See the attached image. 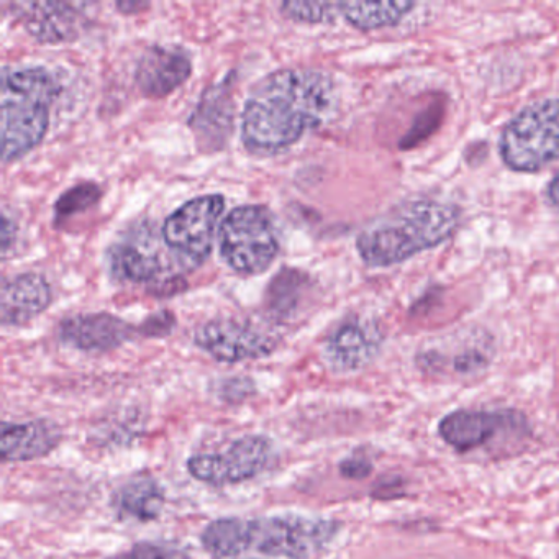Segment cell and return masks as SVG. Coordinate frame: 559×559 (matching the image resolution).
I'll use <instances>...</instances> for the list:
<instances>
[{"instance_id":"7a4b0ae2","label":"cell","mask_w":559,"mask_h":559,"mask_svg":"<svg viewBox=\"0 0 559 559\" xmlns=\"http://www.w3.org/2000/svg\"><path fill=\"white\" fill-rule=\"evenodd\" d=\"M461 212L456 205L418 199L369 225L356 240L359 257L369 267H389L440 247L456 231Z\"/></svg>"},{"instance_id":"d6986e66","label":"cell","mask_w":559,"mask_h":559,"mask_svg":"<svg viewBox=\"0 0 559 559\" xmlns=\"http://www.w3.org/2000/svg\"><path fill=\"white\" fill-rule=\"evenodd\" d=\"M114 506L120 516L150 522L162 513L165 506V490L152 477H136L120 487Z\"/></svg>"},{"instance_id":"d4e9b609","label":"cell","mask_w":559,"mask_h":559,"mask_svg":"<svg viewBox=\"0 0 559 559\" xmlns=\"http://www.w3.org/2000/svg\"><path fill=\"white\" fill-rule=\"evenodd\" d=\"M173 329H175V317H173V313L163 310V312L153 313L136 330L145 336H166L173 332Z\"/></svg>"},{"instance_id":"ffe728a7","label":"cell","mask_w":559,"mask_h":559,"mask_svg":"<svg viewBox=\"0 0 559 559\" xmlns=\"http://www.w3.org/2000/svg\"><path fill=\"white\" fill-rule=\"evenodd\" d=\"M342 17L353 27L362 32L379 31V28L397 25L415 4L412 2H381V4H366V2H340Z\"/></svg>"},{"instance_id":"7c38bea8","label":"cell","mask_w":559,"mask_h":559,"mask_svg":"<svg viewBox=\"0 0 559 559\" xmlns=\"http://www.w3.org/2000/svg\"><path fill=\"white\" fill-rule=\"evenodd\" d=\"M86 4L73 2H15L11 5L25 31L40 44L74 41L86 28Z\"/></svg>"},{"instance_id":"ba28073f","label":"cell","mask_w":559,"mask_h":559,"mask_svg":"<svg viewBox=\"0 0 559 559\" xmlns=\"http://www.w3.org/2000/svg\"><path fill=\"white\" fill-rule=\"evenodd\" d=\"M225 211L221 194L192 199L173 212L163 224L166 245L186 263H204L214 247L215 230Z\"/></svg>"},{"instance_id":"8992f818","label":"cell","mask_w":559,"mask_h":559,"mask_svg":"<svg viewBox=\"0 0 559 559\" xmlns=\"http://www.w3.org/2000/svg\"><path fill=\"white\" fill-rule=\"evenodd\" d=\"M225 263L243 276L264 273L280 253L276 225L263 205H241L225 217L221 228Z\"/></svg>"},{"instance_id":"5bb4252c","label":"cell","mask_w":559,"mask_h":559,"mask_svg":"<svg viewBox=\"0 0 559 559\" xmlns=\"http://www.w3.org/2000/svg\"><path fill=\"white\" fill-rule=\"evenodd\" d=\"M135 330L112 313H80L63 320L60 338L64 345L81 352L104 353L129 342Z\"/></svg>"},{"instance_id":"30bf717a","label":"cell","mask_w":559,"mask_h":559,"mask_svg":"<svg viewBox=\"0 0 559 559\" xmlns=\"http://www.w3.org/2000/svg\"><path fill=\"white\" fill-rule=\"evenodd\" d=\"M195 345L221 362H241L264 358L276 349L274 336L251 323L217 319L195 332Z\"/></svg>"},{"instance_id":"52a82bcc","label":"cell","mask_w":559,"mask_h":559,"mask_svg":"<svg viewBox=\"0 0 559 559\" xmlns=\"http://www.w3.org/2000/svg\"><path fill=\"white\" fill-rule=\"evenodd\" d=\"M336 523L299 515L248 520V551L289 559L319 555L336 533Z\"/></svg>"},{"instance_id":"9a60e30c","label":"cell","mask_w":559,"mask_h":559,"mask_svg":"<svg viewBox=\"0 0 559 559\" xmlns=\"http://www.w3.org/2000/svg\"><path fill=\"white\" fill-rule=\"evenodd\" d=\"M53 300L50 284L40 274L24 273L5 280L0 293V319L4 326H22L37 319Z\"/></svg>"},{"instance_id":"6da1fadb","label":"cell","mask_w":559,"mask_h":559,"mask_svg":"<svg viewBox=\"0 0 559 559\" xmlns=\"http://www.w3.org/2000/svg\"><path fill=\"white\" fill-rule=\"evenodd\" d=\"M336 109L330 74L312 68H286L261 80L241 114V140L257 156H273L322 127Z\"/></svg>"},{"instance_id":"277c9868","label":"cell","mask_w":559,"mask_h":559,"mask_svg":"<svg viewBox=\"0 0 559 559\" xmlns=\"http://www.w3.org/2000/svg\"><path fill=\"white\" fill-rule=\"evenodd\" d=\"M171 251L163 231L156 230L152 222L133 224L107 254L110 274L123 283L152 284L156 296H165L168 289L179 293L185 287L179 270H186L189 263L171 257Z\"/></svg>"},{"instance_id":"7402d4cb","label":"cell","mask_w":559,"mask_h":559,"mask_svg":"<svg viewBox=\"0 0 559 559\" xmlns=\"http://www.w3.org/2000/svg\"><path fill=\"white\" fill-rule=\"evenodd\" d=\"M306 276L299 271L283 270L267 287V309L274 317H289L299 306Z\"/></svg>"},{"instance_id":"603a6c76","label":"cell","mask_w":559,"mask_h":559,"mask_svg":"<svg viewBox=\"0 0 559 559\" xmlns=\"http://www.w3.org/2000/svg\"><path fill=\"white\" fill-rule=\"evenodd\" d=\"M100 195L103 191L94 182H84L68 189L55 205V224H63L68 218L94 207L99 202Z\"/></svg>"},{"instance_id":"44dd1931","label":"cell","mask_w":559,"mask_h":559,"mask_svg":"<svg viewBox=\"0 0 559 559\" xmlns=\"http://www.w3.org/2000/svg\"><path fill=\"white\" fill-rule=\"evenodd\" d=\"M248 520L218 519L207 525L202 533L204 548L221 558L247 552Z\"/></svg>"},{"instance_id":"2e32d148","label":"cell","mask_w":559,"mask_h":559,"mask_svg":"<svg viewBox=\"0 0 559 559\" xmlns=\"http://www.w3.org/2000/svg\"><path fill=\"white\" fill-rule=\"evenodd\" d=\"M60 441V428L51 421L4 424L0 430V454L11 463L37 460L51 453Z\"/></svg>"},{"instance_id":"83f0119b","label":"cell","mask_w":559,"mask_h":559,"mask_svg":"<svg viewBox=\"0 0 559 559\" xmlns=\"http://www.w3.org/2000/svg\"><path fill=\"white\" fill-rule=\"evenodd\" d=\"M15 241V225L8 214L2 217V257H8L9 250Z\"/></svg>"},{"instance_id":"4316f807","label":"cell","mask_w":559,"mask_h":559,"mask_svg":"<svg viewBox=\"0 0 559 559\" xmlns=\"http://www.w3.org/2000/svg\"><path fill=\"white\" fill-rule=\"evenodd\" d=\"M371 463L362 460V457H349V460L343 461L340 464V473L349 479H362L371 473Z\"/></svg>"},{"instance_id":"e0dca14e","label":"cell","mask_w":559,"mask_h":559,"mask_svg":"<svg viewBox=\"0 0 559 559\" xmlns=\"http://www.w3.org/2000/svg\"><path fill=\"white\" fill-rule=\"evenodd\" d=\"M507 425V415L496 412L457 411L440 421L441 438L460 453L489 443Z\"/></svg>"},{"instance_id":"9c48e42d","label":"cell","mask_w":559,"mask_h":559,"mask_svg":"<svg viewBox=\"0 0 559 559\" xmlns=\"http://www.w3.org/2000/svg\"><path fill=\"white\" fill-rule=\"evenodd\" d=\"M274 457L271 440L258 435L235 441L225 453L198 454L188 463L189 473L211 486L245 483L260 476Z\"/></svg>"},{"instance_id":"484cf974","label":"cell","mask_w":559,"mask_h":559,"mask_svg":"<svg viewBox=\"0 0 559 559\" xmlns=\"http://www.w3.org/2000/svg\"><path fill=\"white\" fill-rule=\"evenodd\" d=\"M120 559H173V551L153 543H140Z\"/></svg>"},{"instance_id":"4fadbf2b","label":"cell","mask_w":559,"mask_h":559,"mask_svg":"<svg viewBox=\"0 0 559 559\" xmlns=\"http://www.w3.org/2000/svg\"><path fill=\"white\" fill-rule=\"evenodd\" d=\"M192 61L178 47H153L136 63L135 81L140 93L150 99H163L189 80Z\"/></svg>"},{"instance_id":"3957f363","label":"cell","mask_w":559,"mask_h":559,"mask_svg":"<svg viewBox=\"0 0 559 559\" xmlns=\"http://www.w3.org/2000/svg\"><path fill=\"white\" fill-rule=\"evenodd\" d=\"M58 81L45 68H22L2 74V159L14 163L40 145L50 127Z\"/></svg>"},{"instance_id":"ac0fdd59","label":"cell","mask_w":559,"mask_h":559,"mask_svg":"<svg viewBox=\"0 0 559 559\" xmlns=\"http://www.w3.org/2000/svg\"><path fill=\"white\" fill-rule=\"evenodd\" d=\"M191 127L195 139L207 150H218L225 145L234 127V103L224 84L207 91L191 117Z\"/></svg>"},{"instance_id":"8fae6325","label":"cell","mask_w":559,"mask_h":559,"mask_svg":"<svg viewBox=\"0 0 559 559\" xmlns=\"http://www.w3.org/2000/svg\"><path fill=\"white\" fill-rule=\"evenodd\" d=\"M382 340L384 335L376 320L361 316L348 317L326 336L323 359L333 371H358L378 356Z\"/></svg>"},{"instance_id":"5b68a950","label":"cell","mask_w":559,"mask_h":559,"mask_svg":"<svg viewBox=\"0 0 559 559\" xmlns=\"http://www.w3.org/2000/svg\"><path fill=\"white\" fill-rule=\"evenodd\" d=\"M499 153L512 171L538 173L559 158V99L520 110L499 139Z\"/></svg>"},{"instance_id":"cb8c5ba5","label":"cell","mask_w":559,"mask_h":559,"mask_svg":"<svg viewBox=\"0 0 559 559\" xmlns=\"http://www.w3.org/2000/svg\"><path fill=\"white\" fill-rule=\"evenodd\" d=\"M281 14L299 24H329L342 15L340 2H283Z\"/></svg>"},{"instance_id":"f1b7e54d","label":"cell","mask_w":559,"mask_h":559,"mask_svg":"<svg viewBox=\"0 0 559 559\" xmlns=\"http://www.w3.org/2000/svg\"><path fill=\"white\" fill-rule=\"evenodd\" d=\"M546 199H548L552 207L559 211V171L558 175L549 181L548 189H546Z\"/></svg>"}]
</instances>
